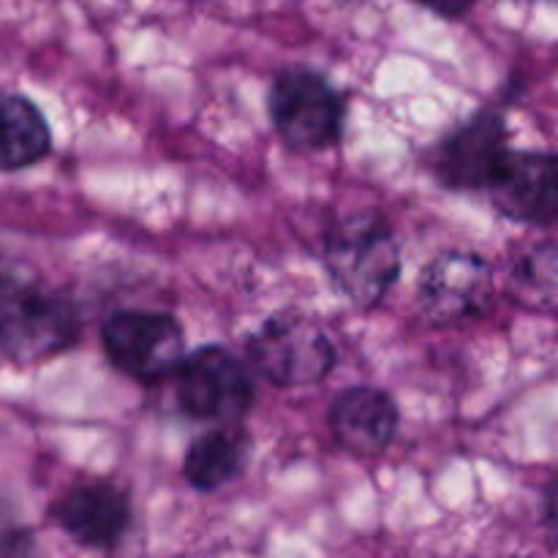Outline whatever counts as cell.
I'll return each mask as SVG.
<instances>
[{"label":"cell","mask_w":558,"mask_h":558,"mask_svg":"<svg viewBox=\"0 0 558 558\" xmlns=\"http://www.w3.org/2000/svg\"><path fill=\"white\" fill-rule=\"evenodd\" d=\"M52 147V131L41 109L25 96H0V169L36 167Z\"/></svg>","instance_id":"obj_12"},{"label":"cell","mask_w":558,"mask_h":558,"mask_svg":"<svg viewBox=\"0 0 558 558\" xmlns=\"http://www.w3.org/2000/svg\"><path fill=\"white\" fill-rule=\"evenodd\" d=\"M248 357L256 374L276 387H308L336 368V347L319 322L298 311L270 316L248 338Z\"/></svg>","instance_id":"obj_4"},{"label":"cell","mask_w":558,"mask_h":558,"mask_svg":"<svg viewBox=\"0 0 558 558\" xmlns=\"http://www.w3.org/2000/svg\"><path fill=\"white\" fill-rule=\"evenodd\" d=\"M33 548L31 534L20 526V523L9 521L5 515H0V554L14 556V554H27Z\"/></svg>","instance_id":"obj_15"},{"label":"cell","mask_w":558,"mask_h":558,"mask_svg":"<svg viewBox=\"0 0 558 558\" xmlns=\"http://www.w3.org/2000/svg\"><path fill=\"white\" fill-rule=\"evenodd\" d=\"M510 298L526 311L537 314H554L558 298V265L556 245L545 243L539 248L529 251L510 272Z\"/></svg>","instance_id":"obj_14"},{"label":"cell","mask_w":558,"mask_h":558,"mask_svg":"<svg viewBox=\"0 0 558 558\" xmlns=\"http://www.w3.org/2000/svg\"><path fill=\"white\" fill-rule=\"evenodd\" d=\"M325 265L354 305L374 308L401 276V251L379 213H352L327 232Z\"/></svg>","instance_id":"obj_1"},{"label":"cell","mask_w":558,"mask_h":558,"mask_svg":"<svg viewBox=\"0 0 558 558\" xmlns=\"http://www.w3.org/2000/svg\"><path fill=\"white\" fill-rule=\"evenodd\" d=\"M109 363L140 385H158L178 371L185 354L180 322L161 311H118L101 327Z\"/></svg>","instance_id":"obj_5"},{"label":"cell","mask_w":558,"mask_h":558,"mask_svg":"<svg viewBox=\"0 0 558 558\" xmlns=\"http://www.w3.org/2000/svg\"><path fill=\"white\" fill-rule=\"evenodd\" d=\"M485 191L501 216L529 227H548L558 210L556 156L505 147Z\"/></svg>","instance_id":"obj_8"},{"label":"cell","mask_w":558,"mask_h":558,"mask_svg":"<svg viewBox=\"0 0 558 558\" xmlns=\"http://www.w3.org/2000/svg\"><path fill=\"white\" fill-rule=\"evenodd\" d=\"M272 129L292 150H327L343 134L347 101L319 71H278L267 96Z\"/></svg>","instance_id":"obj_3"},{"label":"cell","mask_w":558,"mask_h":558,"mask_svg":"<svg viewBox=\"0 0 558 558\" xmlns=\"http://www.w3.org/2000/svg\"><path fill=\"white\" fill-rule=\"evenodd\" d=\"M52 518L85 548L109 550L123 543L129 532L131 501L125 490L107 480H82L54 501Z\"/></svg>","instance_id":"obj_9"},{"label":"cell","mask_w":558,"mask_h":558,"mask_svg":"<svg viewBox=\"0 0 558 558\" xmlns=\"http://www.w3.org/2000/svg\"><path fill=\"white\" fill-rule=\"evenodd\" d=\"M80 338L76 308L31 281L0 276V360L44 363L69 352Z\"/></svg>","instance_id":"obj_2"},{"label":"cell","mask_w":558,"mask_h":558,"mask_svg":"<svg viewBox=\"0 0 558 558\" xmlns=\"http://www.w3.org/2000/svg\"><path fill=\"white\" fill-rule=\"evenodd\" d=\"M245 458H248V439L240 430L223 425V428L207 430L199 439L191 441L183 461V474L191 488L213 494L238 477Z\"/></svg>","instance_id":"obj_13"},{"label":"cell","mask_w":558,"mask_h":558,"mask_svg":"<svg viewBox=\"0 0 558 558\" xmlns=\"http://www.w3.org/2000/svg\"><path fill=\"white\" fill-rule=\"evenodd\" d=\"M172 376L180 409L194 420L232 423L245 417L256 401L248 368L221 347H199L183 354Z\"/></svg>","instance_id":"obj_6"},{"label":"cell","mask_w":558,"mask_h":558,"mask_svg":"<svg viewBox=\"0 0 558 558\" xmlns=\"http://www.w3.org/2000/svg\"><path fill=\"white\" fill-rule=\"evenodd\" d=\"M496 283L488 262L474 251H445L420 276V308L434 325H463L488 314Z\"/></svg>","instance_id":"obj_7"},{"label":"cell","mask_w":558,"mask_h":558,"mask_svg":"<svg viewBox=\"0 0 558 558\" xmlns=\"http://www.w3.org/2000/svg\"><path fill=\"white\" fill-rule=\"evenodd\" d=\"M396 401L379 387L357 385L343 390L332 401L330 434L343 452L357 458L381 456L392 445L398 430Z\"/></svg>","instance_id":"obj_11"},{"label":"cell","mask_w":558,"mask_h":558,"mask_svg":"<svg viewBox=\"0 0 558 558\" xmlns=\"http://www.w3.org/2000/svg\"><path fill=\"white\" fill-rule=\"evenodd\" d=\"M505 147V118L494 109H483L445 136L436 150L434 172L450 191H483Z\"/></svg>","instance_id":"obj_10"},{"label":"cell","mask_w":558,"mask_h":558,"mask_svg":"<svg viewBox=\"0 0 558 558\" xmlns=\"http://www.w3.org/2000/svg\"><path fill=\"white\" fill-rule=\"evenodd\" d=\"M417 3H423L425 9H430L434 14L447 16V20H458V16L466 14L477 0H417Z\"/></svg>","instance_id":"obj_16"}]
</instances>
